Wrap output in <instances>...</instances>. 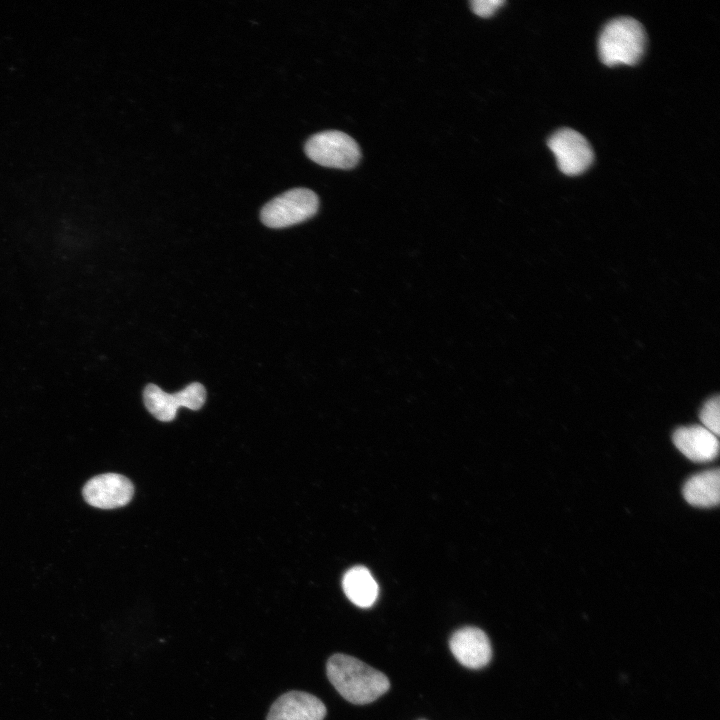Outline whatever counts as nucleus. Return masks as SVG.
I'll use <instances>...</instances> for the list:
<instances>
[{
	"mask_svg": "<svg viewBox=\"0 0 720 720\" xmlns=\"http://www.w3.org/2000/svg\"><path fill=\"white\" fill-rule=\"evenodd\" d=\"M548 147L556 157L560 171L566 175L583 173L593 162V150L579 132L563 128L548 140Z\"/></svg>",
	"mask_w": 720,
	"mask_h": 720,
	"instance_id": "6",
	"label": "nucleus"
},
{
	"mask_svg": "<svg viewBox=\"0 0 720 720\" xmlns=\"http://www.w3.org/2000/svg\"><path fill=\"white\" fill-rule=\"evenodd\" d=\"M719 469L691 476L683 486L685 500L695 507L709 508L719 504Z\"/></svg>",
	"mask_w": 720,
	"mask_h": 720,
	"instance_id": "11",
	"label": "nucleus"
},
{
	"mask_svg": "<svg viewBox=\"0 0 720 720\" xmlns=\"http://www.w3.org/2000/svg\"><path fill=\"white\" fill-rule=\"evenodd\" d=\"M503 0H473L470 2L472 11L481 17H490L496 10L504 5Z\"/></svg>",
	"mask_w": 720,
	"mask_h": 720,
	"instance_id": "14",
	"label": "nucleus"
},
{
	"mask_svg": "<svg viewBox=\"0 0 720 720\" xmlns=\"http://www.w3.org/2000/svg\"><path fill=\"white\" fill-rule=\"evenodd\" d=\"M325 715L326 707L316 696L290 691L272 704L267 720H323Z\"/></svg>",
	"mask_w": 720,
	"mask_h": 720,
	"instance_id": "9",
	"label": "nucleus"
},
{
	"mask_svg": "<svg viewBox=\"0 0 720 720\" xmlns=\"http://www.w3.org/2000/svg\"><path fill=\"white\" fill-rule=\"evenodd\" d=\"M420 720H425V719H420Z\"/></svg>",
	"mask_w": 720,
	"mask_h": 720,
	"instance_id": "15",
	"label": "nucleus"
},
{
	"mask_svg": "<svg viewBox=\"0 0 720 720\" xmlns=\"http://www.w3.org/2000/svg\"><path fill=\"white\" fill-rule=\"evenodd\" d=\"M306 155L315 163L338 169L357 165L361 152L357 142L348 134L328 130L311 136L305 144Z\"/></svg>",
	"mask_w": 720,
	"mask_h": 720,
	"instance_id": "4",
	"label": "nucleus"
},
{
	"mask_svg": "<svg viewBox=\"0 0 720 720\" xmlns=\"http://www.w3.org/2000/svg\"><path fill=\"white\" fill-rule=\"evenodd\" d=\"M449 646L457 661L467 668H482L492 657L488 636L476 627H464L454 632Z\"/></svg>",
	"mask_w": 720,
	"mask_h": 720,
	"instance_id": "8",
	"label": "nucleus"
},
{
	"mask_svg": "<svg viewBox=\"0 0 720 720\" xmlns=\"http://www.w3.org/2000/svg\"><path fill=\"white\" fill-rule=\"evenodd\" d=\"M82 493L89 505L101 509H114L130 502L134 494V486L123 475L106 473L88 480Z\"/></svg>",
	"mask_w": 720,
	"mask_h": 720,
	"instance_id": "7",
	"label": "nucleus"
},
{
	"mask_svg": "<svg viewBox=\"0 0 720 720\" xmlns=\"http://www.w3.org/2000/svg\"><path fill=\"white\" fill-rule=\"evenodd\" d=\"M319 200L310 189L295 188L269 201L261 210V221L270 228L301 223L317 212Z\"/></svg>",
	"mask_w": 720,
	"mask_h": 720,
	"instance_id": "3",
	"label": "nucleus"
},
{
	"mask_svg": "<svg viewBox=\"0 0 720 720\" xmlns=\"http://www.w3.org/2000/svg\"><path fill=\"white\" fill-rule=\"evenodd\" d=\"M646 34L643 26L631 17H619L608 22L599 40L600 60L607 66L633 65L643 55Z\"/></svg>",
	"mask_w": 720,
	"mask_h": 720,
	"instance_id": "2",
	"label": "nucleus"
},
{
	"mask_svg": "<svg viewBox=\"0 0 720 720\" xmlns=\"http://www.w3.org/2000/svg\"><path fill=\"white\" fill-rule=\"evenodd\" d=\"M144 404L147 410L158 420L172 421L179 407L191 410L200 409L206 399V390L200 383L194 382L184 389L170 394L155 384L146 386L143 392Z\"/></svg>",
	"mask_w": 720,
	"mask_h": 720,
	"instance_id": "5",
	"label": "nucleus"
},
{
	"mask_svg": "<svg viewBox=\"0 0 720 720\" xmlns=\"http://www.w3.org/2000/svg\"><path fill=\"white\" fill-rule=\"evenodd\" d=\"M719 397L716 395L709 398L701 408L699 418L702 426L716 436L719 435Z\"/></svg>",
	"mask_w": 720,
	"mask_h": 720,
	"instance_id": "13",
	"label": "nucleus"
},
{
	"mask_svg": "<svg viewBox=\"0 0 720 720\" xmlns=\"http://www.w3.org/2000/svg\"><path fill=\"white\" fill-rule=\"evenodd\" d=\"M673 442L683 455L694 462H709L718 456V436L702 425L679 427L673 433Z\"/></svg>",
	"mask_w": 720,
	"mask_h": 720,
	"instance_id": "10",
	"label": "nucleus"
},
{
	"mask_svg": "<svg viewBox=\"0 0 720 720\" xmlns=\"http://www.w3.org/2000/svg\"><path fill=\"white\" fill-rule=\"evenodd\" d=\"M342 586L347 598L362 608L372 606L378 596V584L363 566L349 569L343 577Z\"/></svg>",
	"mask_w": 720,
	"mask_h": 720,
	"instance_id": "12",
	"label": "nucleus"
},
{
	"mask_svg": "<svg viewBox=\"0 0 720 720\" xmlns=\"http://www.w3.org/2000/svg\"><path fill=\"white\" fill-rule=\"evenodd\" d=\"M327 677L339 694L353 704H368L390 687L385 674L346 654L332 655L326 665Z\"/></svg>",
	"mask_w": 720,
	"mask_h": 720,
	"instance_id": "1",
	"label": "nucleus"
}]
</instances>
